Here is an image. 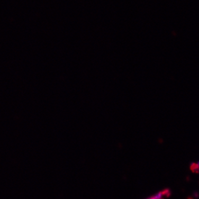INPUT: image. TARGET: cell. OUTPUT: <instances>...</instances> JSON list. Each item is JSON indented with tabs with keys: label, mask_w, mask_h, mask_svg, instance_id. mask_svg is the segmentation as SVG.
<instances>
[{
	"label": "cell",
	"mask_w": 199,
	"mask_h": 199,
	"mask_svg": "<svg viewBox=\"0 0 199 199\" xmlns=\"http://www.w3.org/2000/svg\"><path fill=\"white\" fill-rule=\"evenodd\" d=\"M190 170L192 171L193 172H196V173H199V162L197 163H193V164H191L190 167Z\"/></svg>",
	"instance_id": "1"
}]
</instances>
